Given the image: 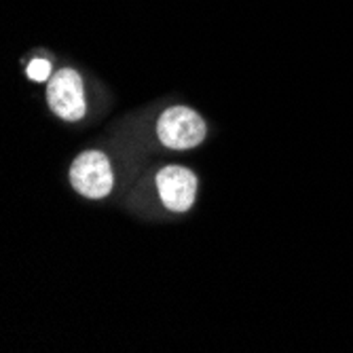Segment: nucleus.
<instances>
[{
	"instance_id": "obj_1",
	"label": "nucleus",
	"mask_w": 353,
	"mask_h": 353,
	"mask_svg": "<svg viewBox=\"0 0 353 353\" xmlns=\"http://www.w3.org/2000/svg\"><path fill=\"white\" fill-rule=\"evenodd\" d=\"M157 134L165 146L176 150H186L203 142L205 123L195 110L174 106L159 117Z\"/></svg>"
},
{
	"instance_id": "obj_2",
	"label": "nucleus",
	"mask_w": 353,
	"mask_h": 353,
	"mask_svg": "<svg viewBox=\"0 0 353 353\" xmlns=\"http://www.w3.org/2000/svg\"><path fill=\"white\" fill-rule=\"evenodd\" d=\"M70 182L89 199H102L112 190V170L104 152L87 150L70 168Z\"/></svg>"
},
{
	"instance_id": "obj_3",
	"label": "nucleus",
	"mask_w": 353,
	"mask_h": 353,
	"mask_svg": "<svg viewBox=\"0 0 353 353\" xmlns=\"http://www.w3.org/2000/svg\"><path fill=\"white\" fill-rule=\"evenodd\" d=\"M47 100L51 110L66 119L79 121L85 114V95L81 74L72 68H63L49 79L47 85Z\"/></svg>"
},
{
	"instance_id": "obj_4",
	"label": "nucleus",
	"mask_w": 353,
	"mask_h": 353,
	"mask_svg": "<svg viewBox=\"0 0 353 353\" xmlns=\"http://www.w3.org/2000/svg\"><path fill=\"white\" fill-rule=\"evenodd\" d=\"M157 186L161 201L172 210V212H186L192 201H195L197 192V178L190 170L180 168V165H170L159 172L157 176Z\"/></svg>"
},
{
	"instance_id": "obj_5",
	"label": "nucleus",
	"mask_w": 353,
	"mask_h": 353,
	"mask_svg": "<svg viewBox=\"0 0 353 353\" xmlns=\"http://www.w3.org/2000/svg\"><path fill=\"white\" fill-rule=\"evenodd\" d=\"M28 77L37 83H45L51 77V63L47 59H34L28 66Z\"/></svg>"
}]
</instances>
